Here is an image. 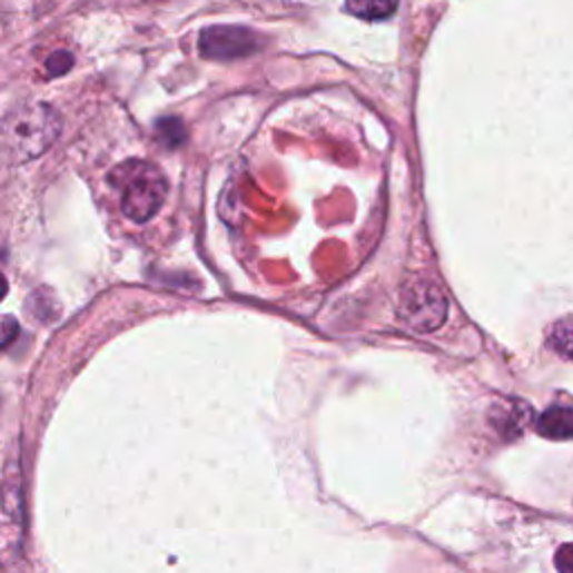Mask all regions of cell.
Here are the masks:
<instances>
[{
  "label": "cell",
  "mask_w": 573,
  "mask_h": 573,
  "mask_svg": "<svg viewBox=\"0 0 573 573\" xmlns=\"http://www.w3.org/2000/svg\"><path fill=\"white\" fill-rule=\"evenodd\" d=\"M61 128V115L48 103L28 101L17 106L0 119V161L21 166L41 157L59 139Z\"/></svg>",
  "instance_id": "obj_1"
},
{
  "label": "cell",
  "mask_w": 573,
  "mask_h": 573,
  "mask_svg": "<svg viewBox=\"0 0 573 573\" xmlns=\"http://www.w3.org/2000/svg\"><path fill=\"white\" fill-rule=\"evenodd\" d=\"M108 181L119 190L124 216L137 225L152 220L168 194V184L161 170L141 159H128L115 166Z\"/></svg>",
  "instance_id": "obj_2"
},
{
  "label": "cell",
  "mask_w": 573,
  "mask_h": 573,
  "mask_svg": "<svg viewBox=\"0 0 573 573\" xmlns=\"http://www.w3.org/2000/svg\"><path fill=\"white\" fill-rule=\"evenodd\" d=\"M399 314L413 329L433 332L446 320L448 303L444 292L433 280L417 278L404 287Z\"/></svg>",
  "instance_id": "obj_3"
},
{
  "label": "cell",
  "mask_w": 573,
  "mask_h": 573,
  "mask_svg": "<svg viewBox=\"0 0 573 573\" xmlns=\"http://www.w3.org/2000/svg\"><path fill=\"white\" fill-rule=\"evenodd\" d=\"M260 48L258 37L238 26H216L200 34V52L211 61H231L240 57H249Z\"/></svg>",
  "instance_id": "obj_4"
},
{
  "label": "cell",
  "mask_w": 573,
  "mask_h": 573,
  "mask_svg": "<svg viewBox=\"0 0 573 573\" xmlns=\"http://www.w3.org/2000/svg\"><path fill=\"white\" fill-rule=\"evenodd\" d=\"M537 433L546 439L564 442L573 439V408L566 406H553L546 408L537 419Z\"/></svg>",
  "instance_id": "obj_5"
},
{
  "label": "cell",
  "mask_w": 573,
  "mask_h": 573,
  "mask_svg": "<svg viewBox=\"0 0 573 573\" xmlns=\"http://www.w3.org/2000/svg\"><path fill=\"white\" fill-rule=\"evenodd\" d=\"M397 0H345V8L352 17L363 21H381L395 12Z\"/></svg>",
  "instance_id": "obj_6"
},
{
  "label": "cell",
  "mask_w": 573,
  "mask_h": 573,
  "mask_svg": "<svg viewBox=\"0 0 573 573\" xmlns=\"http://www.w3.org/2000/svg\"><path fill=\"white\" fill-rule=\"evenodd\" d=\"M546 340L555 354L564 358H573V316H566L553 323L546 334Z\"/></svg>",
  "instance_id": "obj_7"
},
{
  "label": "cell",
  "mask_w": 573,
  "mask_h": 573,
  "mask_svg": "<svg viewBox=\"0 0 573 573\" xmlns=\"http://www.w3.org/2000/svg\"><path fill=\"white\" fill-rule=\"evenodd\" d=\"M157 139L166 146V148H177L184 139H186V130L181 126L179 119L175 117H166L157 124Z\"/></svg>",
  "instance_id": "obj_8"
},
{
  "label": "cell",
  "mask_w": 573,
  "mask_h": 573,
  "mask_svg": "<svg viewBox=\"0 0 573 573\" xmlns=\"http://www.w3.org/2000/svg\"><path fill=\"white\" fill-rule=\"evenodd\" d=\"M72 63H75V59H72L70 52H63V50L55 52L48 59V72H50V77H61V75H66L72 68Z\"/></svg>",
  "instance_id": "obj_9"
},
{
  "label": "cell",
  "mask_w": 573,
  "mask_h": 573,
  "mask_svg": "<svg viewBox=\"0 0 573 573\" xmlns=\"http://www.w3.org/2000/svg\"><path fill=\"white\" fill-rule=\"evenodd\" d=\"M19 336V323L17 318L3 316L0 318V352H3L8 345H12Z\"/></svg>",
  "instance_id": "obj_10"
},
{
  "label": "cell",
  "mask_w": 573,
  "mask_h": 573,
  "mask_svg": "<svg viewBox=\"0 0 573 573\" xmlns=\"http://www.w3.org/2000/svg\"><path fill=\"white\" fill-rule=\"evenodd\" d=\"M555 566L560 573H573V544L560 546L555 555Z\"/></svg>",
  "instance_id": "obj_11"
},
{
  "label": "cell",
  "mask_w": 573,
  "mask_h": 573,
  "mask_svg": "<svg viewBox=\"0 0 573 573\" xmlns=\"http://www.w3.org/2000/svg\"><path fill=\"white\" fill-rule=\"evenodd\" d=\"M8 289H10V287H8V280L3 278V274H0V300H3V298L8 296Z\"/></svg>",
  "instance_id": "obj_12"
}]
</instances>
